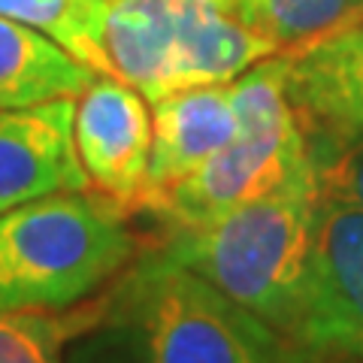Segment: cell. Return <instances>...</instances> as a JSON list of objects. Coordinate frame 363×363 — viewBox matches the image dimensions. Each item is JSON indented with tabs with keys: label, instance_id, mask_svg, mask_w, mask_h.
Here are the masks:
<instances>
[{
	"label": "cell",
	"instance_id": "6da1fadb",
	"mask_svg": "<svg viewBox=\"0 0 363 363\" xmlns=\"http://www.w3.org/2000/svg\"><path fill=\"white\" fill-rule=\"evenodd\" d=\"M315 206L318 173L309 161L269 194L218 221L173 230L161 252L297 345Z\"/></svg>",
	"mask_w": 363,
	"mask_h": 363
},
{
	"label": "cell",
	"instance_id": "7a4b0ae2",
	"mask_svg": "<svg viewBox=\"0 0 363 363\" xmlns=\"http://www.w3.org/2000/svg\"><path fill=\"white\" fill-rule=\"evenodd\" d=\"M133 255L124 212L64 191L0 212V309L61 312L91 297Z\"/></svg>",
	"mask_w": 363,
	"mask_h": 363
},
{
	"label": "cell",
	"instance_id": "3957f363",
	"mask_svg": "<svg viewBox=\"0 0 363 363\" xmlns=\"http://www.w3.org/2000/svg\"><path fill=\"white\" fill-rule=\"evenodd\" d=\"M227 88L236 116V136L149 206V212L169 227V233L218 221L221 215L269 194L312 161L288 100L285 55L279 52L257 61L227 82Z\"/></svg>",
	"mask_w": 363,
	"mask_h": 363
},
{
	"label": "cell",
	"instance_id": "277c9868",
	"mask_svg": "<svg viewBox=\"0 0 363 363\" xmlns=\"http://www.w3.org/2000/svg\"><path fill=\"white\" fill-rule=\"evenodd\" d=\"M128 297L145 363H312L291 339L164 252L136 267Z\"/></svg>",
	"mask_w": 363,
	"mask_h": 363
},
{
	"label": "cell",
	"instance_id": "5b68a950",
	"mask_svg": "<svg viewBox=\"0 0 363 363\" xmlns=\"http://www.w3.org/2000/svg\"><path fill=\"white\" fill-rule=\"evenodd\" d=\"M297 348L312 363H363V209L321 194Z\"/></svg>",
	"mask_w": 363,
	"mask_h": 363
},
{
	"label": "cell",
	"instance_id": "8992f818",
	"mask_svg": "<svg viewBox=\"0 0 363 363\" xmlns=\"http://www.w3.org/2000/svg\"><path fill=\"white\" fill-rule=\"evenodd\" d=\"M288 100L315 164L363 136V18L281 49Z\"/></svg>",
	"mask_w": 363,
	"mask_h": 363
},
{
	"label": "cell",
	"instance_id": "52a82bcc",
	"mask_svg": "<svg viewBox=\"0 0 363 363\" xmlns=\"http://www.w3.org/2000/svg\"><path fill=\"white\" fill-rule=\"evenodd\" d=\"M73 136L88 188L121 212L143 209L152 155L149 100L118 76H94L76 97Z\"/></svg>",
	"mask_w": 363,
	"mask_h": 363
},
{
	"label": "cell",
	"instance_id": "ba28073f",
	"mask_svg": "<svg viewBox=\"0 0 363 363\" xmlns=\"http://www.w3.org/2000/svg\"><path fill=\"white\" fill-rule=\"evenodd\" d=\"M73 121L76 97L0 109V212L64 191H91Z\"/></svg>",
	"mask_w": 363,
	"mask_h": 363
},
{
	"label": "cell",
	"instance_id": "9c48e42d",
	"mask_svg": "<svg viewBox=\"0 0 363 363\" xmlns=\"http://www.w3.org/2000/svg\"><path fill=\"white\" fill-rule=\"evenodd\" d=\"M236 136L227 85H197L155 100L152 155L143 209L215 157Z\"/></svg>",
	"mask_w": 363,
	"mask_h": 363
},
{
	"label": "cell",
	"instance_id": "30bf717a",
	"mask_svg": "<svg viewBox=\"0 0 363 363\" xmlns=\"http://www.w3.org/2000/svg\"><path fill=\"white\" fill-rule=\"evenodd\" d=\"M94 76L45 33L0 16V109L79 97Z\"/></svg>",
	"mask_w": 363,
	"mask_h": 363
},
{
	"label": "cell",
	"instance_id": "8fae6325",
	"mask_svg": "<svg viewBox=\"0 0 363 363\" xmlns=\"http://www.w3.org/2000/svg\"><path fill=\"white\" fill-rule=\"evenodd\" d=\"M106 4L109 0H0V16L45 33L97 76H116L104 45Z\"/></svg>",
	"mask_w": 363,
	"mask_h": 363
},
{
	"label": "cell",
	"instance_id": "7c38bea8",
	"mask_svg": "<svg viewBox=\"0 0 363 363\" xmlns=\"http://www.w3.org/2000/svg\"><path fill=\"white\" fill-rule=\"evenodd\" d=\"M236 9L248 28L269 37L279 49L363 18V0H236Z\"/></svg>",
	"mask_w": 363,
	"mask_h": 363
},
{
	"label": "cell",
	"instance_id": "4fadbf2b",
	"mask_svg": "<svg viewBox=\"0 0 363 363\" xmlns=\"http://www.w3.org/2000/svg\"><path fill=\"white\" fill-rule=\"evenodd\" d=\"M64 318L0 309V363H61Z\"/></svg>",
	"mask_w": 363,
	"mask_h": 363
},
{
	"label": "cell",
	"instance_id": "5bb4252c",
	"mask_svg": "<svg viewBox=\"0 0 363 363\" xmlns=\"http://www.w3.org/2000/svg\"><path fill=\"white\" fill-rule=\"evenodd\" d=\"M315 173L321 197L363 209V136L330 155L327 161L315 164Z\"/></svg>",
	"mask_w": 363,
	"mask_h": 363
}]
</instances>
